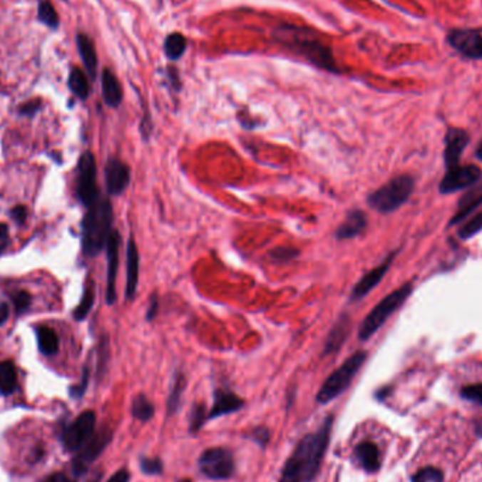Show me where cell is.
Returning a JSON list of instances; mask_svg holds the SVG:
<instances>
[{
  "mask_svg": "<svg viewBox=\"0 0 482 482\" xmlns=\"http://www.w3.org/2000/svg\"><path fill=\"white\" fill-rule=\"evenodd\" d=\"M131 415L140 422H150L155 415V408L144 394H138L131 402Z\"/></svg>",
  "mask_w": 482,
  "mask_h": 482,
  "instance_id": "28",
  "label": "cell"
},
{
  "mask_svg": "<svg viewBox=\"0 0 482 482\" xmlns=\"http://www.w3.org/2000/svg\"><path fill=\"white\" fill-rule=\"evenodd\" d=\"M198 467L202 476L212 481L230 480L236 473L235 456L225 447L206 448L198 460Z\"/></svg>",
  "mask_w": 482,
  "mask_h": 482,
  "instance_id": "7",
  "label": "cell"
},
{
  "mask_svg": "<svg viewBox=\"0 0 482 482\" xmlns=\"http://www.w3.org/2000/svg\"><path fill=\"white\" fill-rule=\"evenodd\" d=\"M130 167L119 158H111L105 168V180L109 195L119 196L130 183Z\"/></svg>",
  "mask_w": 482,
  "mask_h": 482,
  "instance_id": "15",
  "label": "cell"
},
{
  "mask_svg": "<svg viewBox=\"0 0 482 482\" xmlns=\"http://www.w3.org/2000/svg\"><path fill=\"white\" fill-rule=\"evenodd\" d=\"M354 457L366 473H376L381 468V453L375 443L362 441L354 448Z\"/></svg>",
  "mask_w": 482,
  "mask_h": 482,
  "instance_id": "22",
  "label": "cell"
},
{
  "mask_svg": "<svg viewBox=\"0 0 482 482\" xmlns=\"http://www.w3.org/2000/svg\"><path fill=\"white\" fill-rule=\"evenodd\" d=\"M76 46H78V51L81 54V58L86 68L89 78L95 79L96 69H98V57H96V48H95L92 39L83 33H79L76 36Z\"/></svg>",
  "mask_w": 482,
  "mask_h": 482,
  "instance_id": "24",
  "label": "cell"
},
{
  "mask_svg": "<svg viewBox=\"0 0 482 482\" xmlns=\"http://www.w3.org/2000/svg\"><path fill=\"white\" fill-rule=\"evenodd\" d=\"M39 349L44 356L57 354L60 350L58 334L48 326H40L36 329Z\"/></svg>",
  "mask_w": 482,
  "mask_h": 482,
  "instance_id": "25",
  "label": "cell"
},
{
  "mask_svg": "<svg viewBox=\"0 0 482 482\" xmlns=\"http://www.w3.org/2000/svg\"><path fill=\"white\" fill-rule=\"evenodd\" d=\"M102 95L109 108H119L123 101V89L116 75L111 69L102 72Z\"/></svg>",
  "mask_w": 482,
  "mask_h": 482,
  "instance_id": "23",
  "label": "cell"
},
{
  "mask_svg": "<svg viewBox=\"0 0 482 482\" xmlns=\"http://www.w3.org/2000/svg\"><path fill=\"white\" fill-rule=\"evenodd\" d=\"M468 141L470 135L466 130L457 127H451L447 130L444 138V163L447 170L458 165L463 151L466 150Z\"/></svg>",
  "mask_w": 482,
  "mask_h": 482,
  "instance_id": "14",
  "label": "cell"
},
{
  "mask_svg": "<svg viewBox=\"0 0 482 482\" xmlns=\"http://www.w3.org/2000/svg\"><path fill=\"white\" fill-rule=\"evenodd\" d=\"M180 482H192V481H190V480H188V478H186V480H181V481H180Z\"/></svg>",
  "mask_w": 482,
  "mask_h": 482,
  "instance_id": "52",
  "label": "cell"
},
{
  "mask_svg": "<svg viewBox=\"0 0 482 482\" xmlns=\"http://www.w3.org/2000/svg\"><path fill=\"white\" fill-rule=\"evenodd\" d=\"M244 406V401L241 399L239 395L229 389L219 388L215 391L213 395V405L210 411L207 412V422L222 418L225 415H232L239 412L241 408Z\"/></svg>",
  "mask_w": 482,
  "mask_h": 482,
  "instance_id": "16",
  "label": "cell"
},
{
  "mask_svg": "<svg viewBox=\"0 0 482 482\" xmlns=\"http://www.w3.org/2000/svg\"><path fill=\"white\" fill-rule=\"evenodd\" d=\"M68 86L72 91V93L75 96H78L79 99H82V101H85L89 96V93H91V86H89L88 76L79 68H72V71L69 73V78H68Z\"/></svg>",
  "mask_w": 482,
  "mask_h": 482,
  "instance_id": "29",
  "label": "cell"
},
{
  "mask_svg": "<svg viewBox=\"0 0 482 482\" xmlns=\"http://www.w3.org/2000/svg\"><path fill=\"white\" fill-rule=\"evenodd\" d=\"M27 213H29V212H27V207L19 205V206H16V207L11 209L10 216H11V219H13L16 223L23 225V223L26 222V219H27Z\"/></svg>",
  "mask_w": 482,
  "mask_h": 482,
  "instance_id": "45",
  "label": "cell"
},
{
  "mask_svg": "<svg viewBox=\"0 0 482 482\" xmlns=\"http://www.w3.org/2000/svg\"><path fill=\"white\" fill-rule=\"evenodd\" d=\"M88 384H89V368L85 366L81 382L78 385H75V386L71 388V396L72 398H82L83 394H85V391H86V388H88Z\"/></svg>",
  "mask_w": 482,
  "mask_h": 482,
  "instance_id": "41",
  "label": "cell"
},
{
  "mask_svg": "<svg viewBox=\"0 0 482 482\" xmlns=\"http://www.w3.org/2000/svg\"><path fill=\"white\" fill-rule=\"evenodd\" d=\"M76 195L86 207L92 206L101 198L96 185V161L91 151L83 153L78 163Z\"/></svg>",
  "mask_w": 482,
  "mask_h": 482,
  "instance_id": "8",
  "label": "cell"
},
{
  "mask_svg": "<svg viewBox=\"0 0 482 482\" xmlns=\"http://www.w3.org/2000/svg\"><path fill=\"white\" fill-rule=\"evenodd\" d=\"M411 294L412 284H405L386 295L376 306H374V309L362 320V326L359 329V339L362 342L369 340L385 324V322L406 302Z\"/></svg>",
  "mask_w": 482,
  "mask_h": 482,
  "instance_id": "6",
  "label": "cell"
},
{
  "mask_svg": "<svg viewBox=\"0 0 482 482\" xmlns=\"http://www.w3.org/2000/svg\"><path fill=\"white\" fill-rule=\"evenodd\" d=\"M11 301L16 307V312H26L31 304V295L26 291H17L11 295Z\"/></svg>",
  "mask_w": 482,
  "mask_h": 482,
  "instance_id": "39",
  "label": "cell"
},
{
  "mask_svg": "<svg viewBox=\"0 0 482 482\" xmlns=\"http://www.w3.org/2000/svg\"><path fill=\"white\" fill-rule=\"evenodd\" d=\"M95 426L96 415L93 411H85L73 422L69 423L61 434V443L65 451H79L95 434Z\"/></svg>",
  "mask_w": 482,
  "mask_h": 482,
  "instance_id": "9",
  "label": "cell"
},
{
  "mask_svg": "<svg viewBox=\"0 0 482 482\" xmlns=\"http://www.w3.org/2000/svg\"><path fill=\"white\" fill-rule=\"evenodd\" d=\"M125 299L133 301L137 292L138 285V270H140V254L137 244L133 237H130L127 244V254H125Z\"/></svg>",
  "mask_w": 482,
  "mask_h": 482,
  "instance_id": "19",
  "label": "cell"
},
{
  "mask_svg": "<svg viewBox=\"0 0 482 482\" xmlns=\"http://www.w3.org/2000/svg\"><path fill=\"white\" fill-rule=\"evenodd\" d=\"M443 473L434 467H424L412 477V482H443Z\"/></svg>",
  "mask_w": 482,
  "mask_h": 482,
  "instance_id": "36",
  "label": "cell"
},
{
  "mask_svg": "<svg viewBox=\"0 0 482 482\" xmlns=\"http://www.w3.org/2000/svg\"><path fill=\"white\" fill-rule=\"evenodd\" d=\"M206 422H207L206 408L202 404H195L192 406L190 416H189V431L198 433Z\"/></svg>",
  "mask_w": 482,
  "mask_h": 482,
  "instance_id": "33",
  "label": "cell"
},
{
  "mask_svg": "<svg viewBox=\"0 0 482 482\" xmlns=\"http://www.w3.org/2000/svg\"><path fill=\"white\" fill-rule=\"evenodd\" d=\"M157 312H158V297L154 294V295L151 297L150 306H148V310H147V314H145L147 320H148V322L154 320V317L157 316Z\"/></svg>",
  "mask_w": 482,
  "mask_h": 482,
  "instance_id": "46",
  "label": "cell"
},
{
  "mask_svg": "<svg viewBox=\"0 0 482 482\" xmlns=\"http://www.w3.org/2000/svg\"><path fill=\"white\" fill-rule=\"evenodd\" d=\"M274 37L278 43L289 48L291 51L304 57L313 65L326 69L329 72L339 73L340 69L333 58L332 50L324 46L314 33H310L306 29L282 26L274 31Z\"/></svg>",
  "mask_w": 482,
  "mask_h": 482,
  "instance_id": "2",
  "label": "cell"
},
{
  "mask_svg": "<svg viewBox=\"0 0 482 482\" xmlns=\"http://www.w3.org/2000/svg\"><path fill=\"white\" fill-rule=\"evenodd\" d=\"M299 255V251L292 247H277L270 251V258L274 262H288Z\"/></svg>",
  "mask_w": 482,
  "mask_h": 482,
  "instance_id": "37",
  "label": "cell"
},
{
  "mask_svg": "<svg viewBox=\"0 0 482 482\" xmlns=\"http://www.w3.org/2000/svg\"><path fill=\"white\" fill-rule=\"evenodd\" d=\"M366 227V216L362 210H352L336 230L337 240H352L362 235Z\"/></svg>",
  "mask_w": 482,
  "mask_h": 482,
  "instance_id": "21",
  "label": "cell"
},
{
  "mask_svg": "<svg viewBox=\"0 0 482 482\" xmlns=\"http://www.w3.org/2000/svg\"><path fill=\"white\" fill-rule=\"evenodd\" d=\"M461 395H463V398H466L468 401H473V402H477V404L482 405V384H474V385L464 386L463 391H461Z\"/></svg>",
  "mask_w": 482,
  "mask_h": 482,
  "instance_id": "40",
  "label": "cell"
},
{
  "mask_svg": "<svg viewBox=\"0 0 482 482\" xmlns=\"http://www.w3.org/2000/svg\"><path fill=\"white\" fill-rule=\"evenodd\" d=\"M113 433L109 427H103L98 433H95L89 441L78 451L76 457L72 461V470L75 476L85 474L89 467L96 461V458L105 451V448L111 444Z\"/></svg>",
  "mask_w": 482,
  "mask_h": 482,
  "instance_id": "10",
  "label": "cell"
},
{
  "mask_svg": "<svg viewBox=\"0 0 482 482\" xmlns=\"http://www.w3.org/2000/svg\"><path fill=\"white\" fill-rule=\"evenodd\" d=\"M108 354H109V344H108V339L103 337V340L99 344V364H98L99 372H103V369L106 366Z\"/></svg>",
  "mask_w": 482,
  "mask_h": 482,
  "instance_id": "43",
  "label": "cell"
},
{
  "mask_svg": "<svg viewBox=\"0 0 482 482\" xmlns=\"http://www.w3.org/2000/svg\"><path fill=\"white\" fill-rule=\"evenodd\" d=\"M17 388V369L13 362H0V394L11 395Z\"/></svg>",
  "mask_w": 482,
  "mask_h": 482,
  "instance_id": "27",
  "label": "cell"
},
{
  "mask_svg": "<svg viewBox=\"0 0 482 482\" xmlns=\"http://www.w3.org/2000/svg\"><path fill=\"white\" fill-rule=\"evenodd\" d=\"M140 131H141V135H143V138H144L145 141L150 138V135H151V133H153V121H151V116H150V113L147 112V109H145V113H144V116H143V119H141Z\"/></svg>",
  "mask_w": 482,
  "mask_h": 482,
  "instance_id": "44",
  "label": "cell"
},
{
  "mask_svg": "<svg viewBox=\"0 0 482 482\" xmlns=\"http://www.w3.org/2000/svg\"><path fill=\"white\" fill-rule=\"evenodd\" d=\"M9 317V306L6 303H0V326L7 320Z\"/></svg>",
  "mask_w": 482,
  "mask_h": 482,
  "instance_id": "49",
  "label": "cell"
},
{
  "mask_svg": "<svg viewBox=\"0 0 482 482\" xmlns=\"http://www.w3.org/2000/svg\"><path fill=\"white\" fill-rule=\"evenodd\" d=\"M333 416L329 415L312 433L304 434L287 458L278 482H312L317 476L330 444Z\"/></svg>",
  "mask_w": 482,
  "mask_h": 482,
  "instance_id": "1",
  "label": "cell"
},
{
  "mask_svg": "<svg viewBox=\"0 0 482 482\" xmlns=\"http://www.w3.org/2000/svg\"><path fill=\"white\" fill-rule=\"evenodd\" d=\"M39 19L41 23H44L46 26H48L53 30H57L60 26V17L56 11V9L53 7V4L47 0L40 1L39 4Z\"/></svg>",
  "mask_w": 482,
  "mask_h": 482,
  "instance_id": "32",
  "label": "cell"
},
{
  "mask_svg": "<svg viewBox=\"0 0 482 482\" xmlns=\"http://www.w3.org/2000/svg\"><path fill=\"white\" fill-rule=\"evenodd\" d=\"M395 255H396V252L389 254L378 267L372 268L371 271H368L362 277V280L356 284V287L352 291V299L353 301H360L364 297H366L382 281V278L385 277L386 271L389 270V267H391Z\"/></svg>",
  "mask_w": 482,
  "mask_h": 482,
  "instance_id": "17",
  "label": "cell"
},
{
  "mask_svg": "<svg viewBox=\"0 0 482 482\" xmlns=\"http://www.w3.org/2000/svg\"><path fill=\"white\" fill-rule=\"evenodd\" d=\"M9 241V227L7 225L0 223V254L7 248Z\"/></svg>",
  "mask_w": 482,
  "mask_h": 482,
  "instance_id": "47",
  "label": "cell"
},
{
  "mask_svg": "<svg viewBox=\"0 0 482 482\" xmlns=\"http://www.w3.org/2000/svg\"><path fill=\"white\" fill-rule=\"evenodd\" d=\"M186 388V376L182 371H177L174 374L171 388H170V395H168V402H167V409L168 415H175L180 408H181L182 394Z\"/></svg>",
  "mask_w": 482,
  "mask_h": 482,
  "instance_id": "26",
  "label": "cell"
},
{
  "mask_svg": "<svg viewBox=\"0 0 482 482\" xmlns=\"http://www.w3.org/2000/svg\"><path fill=\"white\" fill-rule=\"evenodd\" d=\"M481 178V170L477 165H464V167L457 165L454 168L447 170L446 175L440 182V192L443 195L454 193L476 185Z\"/></svg>",
  "mask_w": 482,
  "mask_h": 482,
  "instance_id": "12",
  "label": "cell"
},
{
  "mask_svg": "<svg viewBox=\"0 0 482 482\" xmlns=\"http://www.w3.org/2000/svg\"><path fill=\"white\" fill-rule=\"evenodd\" d=\"M447 44L463 58L482 61V33L476 29H451L446 37Z\"/></svg>",
  "mask_w": 482,
  "mask_h": 482,
  "instance_id": "11",
  "label": "cell"
},
{
  "mask_svg": "<svg viewBox=\"0 0 482 482\" xmlns=\"http://www.w3.org/2000/svg\"><path fill=\"white\" fill-rule=\"evenodd\" d=\"M414 189L415 180L411 175L395 177L368 196V205L379 213H392L411 198Z\"/></svg>",
  "mask_w": 482,
  "mask_h": 482,
  "instance_id": "4",
  "label": "cell"
},
{
  "mask_svg": "<svg viewBox=\"0 0 482 482\" xmlns=\"http://www.w3.org/2000/svg\"><path fill=\"white\" fill-rule=\"evenodd\" d=\"M40 109H41V102L39 99L29 101L24 105H21L20 115H23V116H34Z\"/></svg>",
  "mask_w": 482,
  "mask_h": 482,
  "instance_id": "42",
  "label": "cell"
},
{
  "mask_svg": "<svg viewBox=\"0 0 482 482\" xmlns=\"http://www.w3.org/2000/svg\"><path fill=\"white\" fill-rule=\"evenodd\" d=\"M352 317L347 313L340 314V317L336 320V323L333 324V327L329 332V336L326 339L324 343V350H323V356H330V354H336L343 344L346 343V340L349 339L350 333H352Z\"/></svg>",
  "mask_w": 482,
  "mask_h": 482,
  "instance_id": "18",
  "label": "cell"
},
{
  "mask_svg": "<svg viewBox=\"0 0 482 482\" xmlns=\"http://www.w3.org/2000/svg\"><path fill=\"white\" fill-rule=\"evenodd\" d=\"M120 233L113 230L108 244V285H106V302L108 304H113L118 299L116 292V280L119 270V250H120Z\"/></svg>",
  "mask_w": 482,
  "mask_h": 482,
  "instance_id": "13",
  "label": "cell"
},
{
  "mask_svg": "<svg viewBox=\"0 0 482 482\" xmlns=\"http://www.w3.org/2000/svg\"><path fill=\"white\" fill-rule=\"evenodd\" d=\"M482 230V212L477 213L476 216H473L458 232L460 239L467 240L474 237L476 235H478Z\"/></svg>",
  "mask_w": 482,
  "mask_h": 482,
  "instance_id": "35",
  "label": "cell"
},
{
  "mask_svg": "<svg viewBox=\"0 0 482 482\" xmlns=\"http://www.w3.org/2000/svg\"><path fill=\"white\" fill-rule=\"evenodd\" d=\"M480 205H482V178L476 185L470 186V189L458 200L457 212L453 216L450 225L454 226V225L460 223L467 216H470L473 213V210H476Z\"/></svg>",
  "mask_w": 482,
  "mask_h": 482,
  "instance_id": "20",
  "label": "cell"
},
{
  "mask_svg": "<svg viewBox=\"0 0 482 482\" xmlns=\"http://www.w3.org/2000/svg\"><path fill=\"white\" fill-rule=\"evenodd\" d=\"M186 50V40L180 33H173L167 37L164 51L170 60H180Z\"/></svg>",
  "mask_w": 482,
  "mask_h": 482,
  "instance_id": "30",
  "label": "cell"
},
{
  "mask_svg": "<svg viewBox=\"0 0 482 482\" xmlns=\"http://www.w3.org/2000/svg\"><path fill=\"white\" fill-rule=\"evenodd\" d=\"M477 158H478L480 161H482V140L481 143H480V145H478V148H477Z\"/></svg>",
  "mask_w": 482,
  "mask_h": 482,
  "instance_id": "51",
  "label": "cell"
},
{
  "mask_svg": "<svg viewBox=\"0 0 482 482\" xmlns=\"http://www.w3.org/2000/svg\"><path fill=\"white\" fill-rule=\"evenodd\" d=\"M138 466L145 476H161L164 473V463L158 457H140Z\"/></svg>",
  "mask_w": 482,
  "mask_h": 482,
  "instance_id": "34",
  "label": "cell"
},
{
  "mask_svg": "<svg viewBox=\"0 0 482 482\" xmlns=\"http://www.w3.org/2000/svg\"><path fill=\"white\" fill-rule=\"evenodd\" d=\"M130 478H131L130 473H128L125 468H121L119 471H116V473L108 480V482H128L130 481Z\"/></svg>",
  "mask_w": 482,
  "mask_h": 482,
  "instance_id": "48",
  "label": "cell"
},
{
  "mask_svg": "<svg viewBox=\"0 0 482 482\" xmlns=\"http://www.w3.org/2000/svg\"><path fill=\"white\" fill-rule=\"evenodd\" d=\"M365 360H366L365 352H357L353 356H350L323 382L316 395V402L319 405H326L333 399H336L337 396H340L350 386V384L362 369Z\"/></svg>",
  "mask_w": 482,
  "mask_h": 482,
  "instance_id": "5",
  "label": "cell"
},
{
  "mask_svg": "<svg viewBox=\"0 0 482 482\" xmlns=\"http://www.w3.org/2000/svg\"><path fill=\"white\" fill-rule=\"evenodd\" d=\"M43 482H69L68 478L63 474H53L48 478H46Z\"/></svg>",
  "mask_w": 482,
  "mask_h": 482,
  "instance_id": "50",
  "label": "cell"
},
{
  "mask_svg": "<svg viewBox=\"0 0 482 482\" xmlns=\"http://www.w3.org/2000/svg\"><path fill=\"white\" fill-rule=\"evenodd\" d=\"M245 437L250 439L251 441H254L255 444H258L261 448H265L270 443V430L264 426H258V427H254L252 430H250Z\"/></svg>",
  "mask_w": 482,
  "mask_h": 482,
  "instance_id": "38",
  "label": "cell"
},
{
  "mask_svg": "<svg viewBox=\"0 0 482 482\" xmlns=\"http://www.w3.org/2000/svg\"><path fill=\"white\" fill-rule=\"evenodd\" d=\"M113 209L106 198H99L88 212L82 222V248L89 257L98 255L108 244L112 235Z\"/></svg>",
  "mask_w": 482,
  "mask_h": 482,
  "instance_id": "3",
  "label": "cell"
},
{
  "mask_svg": "<svg viewBox=\"0 0 482 482\" xmlns=\"http://www.w3.org/2000/svg\"><path fill=\"white\" fill-rule=\"evenodd\" d=\"M93 303H95V287H93L92 282H89L85 288L82 301L76 306V309L73 312L75 320H83L89 314Z\"/></svg>",
  "mask_w": 482,
  "mask_h": 482,
  "instance_id": "31",
  "label": "cell"
}]
</instances>
